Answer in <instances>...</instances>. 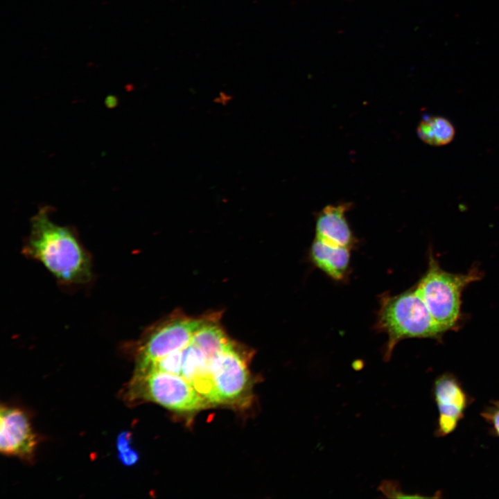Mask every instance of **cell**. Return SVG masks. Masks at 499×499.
<instances>
[{
    "label": "cell",
    "mask_w": 499,
    "mask_h": 499,
    "mask_svg": "<svg viewBox=\"0 0 499 499\" xmlns=\"http://www.w3.org/2000/svg\"><path fill=\"white\" fill-rule=\"evenodd\" d=\"M46 208L31 219L22 254L42 263L62 285L80 286L93 279L91 255L77 234L53 222Z\"/></svg>",
    "instance_id": "6da1fadb"
},
{
    "label": "cell",
    "mask_w": 499,
    "mask_h": 499,
    "mask_svg": "<svg viewBox=\"0 0 499 499\" xmlns=\"http://www.w3.org/2000/svg\"><path fill=\"white\" fill-rule=\"evenodd\" d=\"M376 328L387 335L383 359L389 361L396 345L406 338L439 339L445 332L431 315L417 288L380 300Z\"/></svg>",
    "instance_id": "7a4b0ae2"
},
{
    "label": "cell",
    "mask_w": 499,
    "mask_h": 499,
    "mask_svg": "<svg viewBox=\"0 0 499 499\" xmlns=\"http://www.w3.org/2000/svg\"><path fill=\"white\" fill-rule=\"evenodd\" d=\"M124 396L131 403L150 401L182 413L211 406L182 375L157 370H134Z\"/></svg>",
    "instance_id": "3957f363"
},
{
    "label": "cell",
    "mask_w": 499,
    "mask_h": 499,
    "mask_svg": "<svg viewBox=\"0 0 499 499\" xmlns=\"http://www.w3.org/2000/svg\"><path fill=\"white\" fill-rule=\"evenodd\" d=\"M426 272L416 288L431 315L446 332L455 329L460 317L462 290L479 280L480 272L472 269L466 274H453L442 270L430 254Z\"/></svg>",
    "instance_id": "277c9868"
},
{
    "label": "cell",
    "mask_w": 499,
    "mask_h": 499,
    "mask_svg": "<svg viewBox=\"0 0 499 499\" xmlns=\"http://www.w3.org/2000/svg\"><path fill=\"white\" fill-rule=\"evenodd\" d=\"M203 319L177 313L151 326L134 344L135 367L187 347Z\"/></svg>",
    "instance_id": "5b68a950"
},
{
    "label": "cell",
    "mask_w": 499,
    "mask_h": 499,
    "mask_svg": "<svg viewBox=\"0 0 499 499\" xmlns=\"http://www.w3.org/2000/svg\"><path fill=\"white\" fill-rule=\"evenodd\" d=\"M209 371L218 404L245 405L252 381L245 353L234 342L213 356Z\"/></svg>",
    "instance_id": "8992f818"
},
{
    "label": "cell",
    "mask_w": 499,
    "mask_h": 499,
    "mask_svg": "<svg viewBox=\"0 0 499 499\" xmlns=\"http://www.w3.org/2000/svg\"><path fill=\"white\" fill-rule=\"evenodd\" d=\"M37 441L26 414L4 405L0 413V450L26 461L33 459Z\"/></svg>",
    "instance_id": "52a82bcc"
},
{
    "label": "cell",
    "mask_w": 499,
    "mask_h": 499,
    "mask_svg": "<svg viewBox=\"0 0 499 499\" xmlns=\"http://www.w3.org/2000/svg\"><path fill=\"white\" fill-rule=\"evenodd\" d=\"M433 393L439 410L437 434L439 437L452 432L464 417L468 398L455 377L445 374L437 378Z\"/></svg>",
    "instance_id": "ba28073f"
},
{
    "label": "cell",
    "mask_w": 499,
    "mask_h": 499,
    "mask_svg": "<svg viewBox=\"0 0 499 499\" xmlns=\"http://www.w3.org/2000/svg\"><path fill=\"white\" fill-rule=\"evenodd\" d=\"M350 206L342 203L324 207L316 217L315 237L330 245L350 248L354 237L345 216Z\"/></svg>",
    "instance_id": "9c48e42d"
},
{
    "label": "cell",
    "mask_w": 499,
    "mask_h": 499,
    "mask_svg": "<svg viewBox=\"0 0 499 499\" xmlns=\"http://www.w3.org/2000/svg\"><path fill=\"white\" fill-rule=\"evenodd\" d=\"M210 359L200 348L191 342L183 349L182 376L211 405H218L210 375Z\"/></svg>",
    "instance_id": "30bf717a"
},
{
    "label": "cell",
    "mask_w": 499,
    "mask_h": 499,
    "mask_svg": "<svg viewBox=\"0 0 499 499\" xmlns=\"http://www.w3.org/2000/svg\"><path fill=\"white\" fill-rule=\"evenodd\" d=\"M350 248L328 244L316 238L310 250L312 262L331 278L340 281L347 274Z\"/></svg>",
    "instance_id": "8fae6325"
},
{
    "label": "cell",
    "mask_w": 499,
    "mask_h": 499,
    "mask_svg": "<svg viewBox=\"0 0 499 499\" xmlns=\"http://www.w3.org/2000/svg\"><path fill=\"white\" fill-rule=\"evenodd\" d=\"M417 132L424 143L433 146L446 145L455 136L453 124L446 118L438 116L423 117L417 127Z\"/></svg>",
    "instance_id": "7c38bea8"
},
{
    "label": "cell",
    "mask_w": 499,
    "mask_h": 499,
    "mask_svg": "<svg viewBox=\"0 0 499 499\" xmlns=\"http://www.w3.org/2000/svg\"><path fill=\"white\" fill-rule=\"evenodd\" d=\"M131 433L125 431L121 432L116 439L118 458L125 466H132L139 460V454L131 447Z\"/></svg>",
    "instance_id": "4fadbf2b"
},
{
    "label": "cell",
    "mask_w": 499,
    "mask_h": 499,
    "mask_svg": "<svg viewBox=\"0 0 499 499\" xmlns=\"http://www.w3.org/2000/svg\"><path fill=\"white\" fill-rule=\"evenodd\" d=\"M378 489L385 497L389 498H423L419 495L405 494L401 490L399 484L394 481L383 482Z\"/></svg>",
    "instance_id": "5bb4252c"
},
{
    "label": "cell",
    "mask_w": 499,
    "mask_h": 499,
    "mask_svg": "<svg viewBox=\"0 0 499 499\" xmlns=\"http://www.w3.org/2000/svg\"><path fill=\"white\" fill-rule=\"evenodd\" d=\"M482 417L493 427L499 437V401H495L482 413Z\"/></svg>",
    "instance_id": "9a60e30c"
},
{
    "label": "cell",
    "mask_w": 499,
    "mask_h": 499,
    "mask_svg": "<svg viewBox=\"0 0 499 499\" xmlns=\"http://www.w3.org/2000/svg\"><path fill=\"white\" fill-rule=\"evenodd\" d=\"M106 106L112 108L116 106V98H112V96L107 98L105 100Z\"/></svg>",
    "instance_id": "2e32d148"
}]
</instances>
